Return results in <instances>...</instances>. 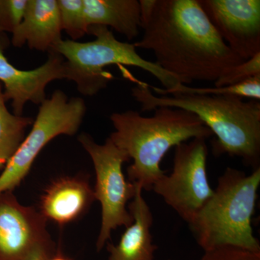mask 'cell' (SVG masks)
<instances>
[{
    "instance_id": "1",
    "label": "cell",
    "mask_w": 260,
    "mask_h": 260,
    "mask_svg": "<svg viewBox=\"0 0 260 260\" xmlns=\"http://www.w3.org/2000/svg\"><path fill=\"white\" fill-rule=\"evenodd\" d=\"M143 37L136 49L151 51L155 62L181 83L216 81L243 60L230 49L199 0H140Z\"/></svg>"
},
{
    "instance_id": "2",
    "label": "cell",
    "mask_w": 260,
    "mask_h": 260,
    "mask_svg": "<svg viewBox=\"0 0 260 260\" xmlns=\"http://www.w3.org/2000/svg\"><path fill=\"white\" fill-rule=\"evenodd\" d=\"M131 92L143 112L171 107L192 113L216 137L215 155L228 154L240 158L253 170L260 168L259 101L231 95H155L148 84L140 81Z\"/></svg>"
},
{
    "instance_id": "3",
    "label": "cell",
    "mask_w": 260,
    "mask_h": 260,
    "mask_svg": "<svg viewBox=\"0 0 260 260\" xmlns=\"http://www.w3.org/2000/svg\"><path fill=\"white\" fill-rule=\"evenodd\" d=\"M154 111V115L148 117L133 110L113 113L110 116L114 131L109 138L133 160L127 168L128 181L145 191H151L165 174L160 162L171 148L213 135L192 113L171 107Z\"/></svg>"
},
{
    "instance_id": "4",
    "label": "cell",
    "mask_w": 260,
    "mask_h": 260,
    "mask_svg": "<svg viewBox=\"0 0 260 260\" xmlns=\"http://www.w3.org/2000/svg\"><path fill=\"white\" fill-rule=\"evenodd\" d=\"M259 184L260 168L246 174L227 167L218 177L211 198L188 224L204 251L223 246L260 251L252 228Z\"/></svg>"
},
{
    "instance_id": "5",
    "label": "cell",
    "mask_w": 260,
    "mask_h": 260,
    "mask_svg": "<svg viewBox=\"0 0 260 260\" xmlns=\"http://www.w3.org/2000/svg\"><path fill=\"white\" fill-rule=\"evenodd\" d=\"M88 34L94 36L95 40L78 42L61 39L51 51L64 58L66 79L74 82L82 95L93 96L107 88L114 77L105 68L112 64L145 70L155 77L167 91L181 83L155 61L142 57L134 44L117 40L107 27L93 25L89 27Z\"/></svg>"
},
{
    "instance_id": "6",
    "label": "cell",
    "mask_w": 260,
    "mask_h": 260,
    "mask_svg": "<svg viewBox=\"0 0 260 260\" xmlns=\"http://www.w3.org/2000/svg\"><path fill=\"white\" fill-rule=\"evenodd\" d=\"M85 113L83 99H70L60 90L46 99L40 105L30 133L0 174V194L13 191L22 182L38 155L51 140L61 135L76 134Z\"/></svg>"
},
{
    "instance_id": "7",
    "label": "cell",
    "mask_w": 260,
    "mask_h": 260,
    "mask_svg": "<svg viewBox=\"0 0 260 260\" xmlns=\"http://www.w3.org/2000/svg\"><path fill=\"white\" fill-rule=\"evenodd\" d=\"M78 141L91 158L96 177L94 196L102 206V225L96 242L99 251L109 242L113 231L133 223L127 203L134 198L137 186L126 180L123 174L122 165L129 161V156L110 138L99 145L90 135L83 133Z\"/></svg>"
},
{
    "instance_id": "8",
    "label": "cell",
    "mask_w": 260,
    "mask_h": 260,
    "mask_svg": "<svg viewBox=\"0 0 260 260\" xmlns=\"http://www.w3.org/2000/svg\"><path fill=\"white\" fill-rule=\"evenodd\" d=\"M208 148L205 138H194L175 147L174 166L152 187L189 224L213 194L207 172Z\"/></svg>"
},
{
    "instance_id": "9",
    "label": "cell",
    "mask_w": 260,
    "mask_h": 260,
    "mask_svg": "<svg viewBox=\"0 0 260 260\" xmlns=\"http://www.w3.org/2000/svg\"><path fill=\"white\" fill-rule=\"evenodd\" d=\"M40 212L20 204L13 194H0V260H47L55 244Z\"/></svg>"
},
{
    "instance_id": "10",
    "label": "cell",
    "mask_w": 260,
    "mask_h": 260,
    "mask_svg": "<svg viewBox=\"0 0 260 260\" xmlns=\"http://www.w3.org/2000/svg\"><path fill=\"white\" fill-rule=\"evenodd\" d=\"M214 28L243 60L260 52L259 0H199Z\"/></svg>"
},
{
    "instance_id": "11",
    "label": "cell",
    "mask_w": 260,
    "mask_h": 260,
    "mask_svg": "<svg viewBox=\"0 0 260 260\" xmlns=\"http://www.w3.org/2000/svg\"><path fill=\"white\" fill-rule=\"evenodd\" d=\"M7 42L0 34V83L3 84L5 100L11 102L13 114L23 116L28 103L42 104L46 99V88L51 82L66 79L64 59L49 51L47 60L31 70H19L10 64L4 54Z\"/></svg>"
},
{
    "instance_id": "12",
    "label": "cell",
    "mask_w": 260,
    "mask_h": 260,
    "mask_svg": "<svg viewBox=\"0 0 260 260\" xmlns=\"http://www.w3.org/2000/svg\"><path fill=\"white\" fill-rule=\"evenodd\" d=\"M93 189L82 177H64L51 182L41 198L40 213L59 225L75 221L95 201Z\"/></svg>"
},
{
    "instance_id": "13",
    "label": "cell",
    "mask_w": 260,
    "mask_h": 260,
    "mask_svg": "<svg viewBox=\"0 0 260 260\" xmlns=\"http://www.w3.org/2000/svg\"><path fill=\"white\" fill-rule=\"evenodd\" d=\"M57 0H27L23 19L12 37L15 47L51 51L61 38Z\"/></svg>"
},
{
    "instance_id": "14",
    "label": "cell",
    "mask_w": 260,
    "mask_h": 260,
    "mask_svg": "<svg viewBox=\"0 0 260 260\" xmlns=\"http://www.w3.org/2000/svg\"><path fill=\"white\" fill-rule=\"evenodd\" d=\"M136 186V193L128 206L133 222L126 227L116 245L108 244V260H155V253L158 247L153 244L150 232L153 224V213L143 198V189Z\"/></svg>"
},
{
    "instance_id": "15",
    "label": "cell",
    "mask_w": 260,
    "mask_h": 260,
    "mask_svg": "<svg viewBox=\"0 0 260 260\" xmlns=\"http://www.w3.org/2000/svg\"><path fill=\"white\" fill-rule=\"evenodd\" d=\"M88 27H111L133 40L139 34L140 8L138 0H83Z\"/></svg>"
},
{
    "instance_id": "16",
    "label": "cell",
    "mask_w": 260,
    "mask_h": 260,
    "mask_svg": "<svg viewBox=\"0 0 260 260\" xmlns=\"http://www.w3.org/2000/svg\"><path fill=\"white\" fill-rule=\"evenodd\" d=\"M34 121L29 116H17L10 112L0 83V169H4L14 155Z\"/></svg>"
},
{
    "instance_id": "17",
    "label": "cell",
    "mask_w": 260,
    "mask_h": 260,
    "mask_svg": "<svg viewBox=\"0 0 260 260\" xmlns=\"http://www.w3.org/2000/svg\"><path fill=\"white\" fill-rule=\"evenodd\" d=\"M150 88L153 89L156 95H167V94L173 93L212 95H231L260 101V75L243 83L229 85V86L196 88V87L187 86L180 83L176 88L169 91L157 87L150 86Z\"/></svg>"
},
{
    "instance_id": "18",
    "label": "cell",
    "mask_w": 260,
    "mask_h": 260,
    "mask_svg": "<svg viewBox=\"0 0 260 260\" xmlns=\"http://www.w3.org/2000/svg\"><path fill=\"white\" fill-rule=\"evenodd\" d=\"M61 26L71 39L77 42L88 34L83 0H57Z\"/></svg>"
},
{
    "instance_id": "19",
    "label": "cell",
    "mask_w": 260,
    "mask_h": 260,
    "mask_svg": "<svg viewBox=\"0 0 260 260\" xmlns=\"http://www.w3.org/2000/svg\"><path fill=\"white\" fill-rule=\"evenodd\" d=\"M260 75V52L248 60L227 70L216 81L215 87L229 86L243 83Z\"/></svg>"
},
{
    "instance_id": "20",
    "label": "cell",
    "mask_w": 260,
    "mask_h": 260,
    "mask_svg": "<svg viewBox=\"0 0 260 260\" xmlns=\"http://www.w3.org/2000/svg\"><path fill=\"white\" fill-rule=\"evenodd\" d=\"M27 0H0V34L14 31L23 19Z\"/></svg>"
},
{
    "instance_id": "21",
    "label": "cell",
    "mask_w": 260,
    "mask_h": 260,
    "mask_svg": "<svg viewBox=\"0 0 260 260\" xmlns=\"http://www.w3.org/2000/svg\"><path fill=\"white\" fill-rule=\"evenodd\" d=\"M200 260H260V251L223 246L205 251Z\"/></svg>"
},
{
    "instance_id": "22",
    "label": "cell",
    "mask_w": 260,
    "mask_h": 260,
    "mask_svg": "<svg viewBox=\"0 0 260 260\" xmlns=\"http://www.w3.org/2000/svg\"><path fill=\"white\" fill-rule=\"evenodd\" d=\"M47 260H71L66 256H63L61 254H55L54 256H51V258Z\"/></svg>"
},
{
    "instance_id": "23",
    "label": "cell",
    "mask_w": 260,
    "mask_h": 260,
    "mask_svg": "<svg viewBox=\"0 0 260 260\" xmlns=\"http://www.w3.org/2000/svg\"><path fill=\"white\" fill-rule=\"evenodd\" d=\"M169 260H171V259H169Z\"/></svg>"
}]
</instances>
